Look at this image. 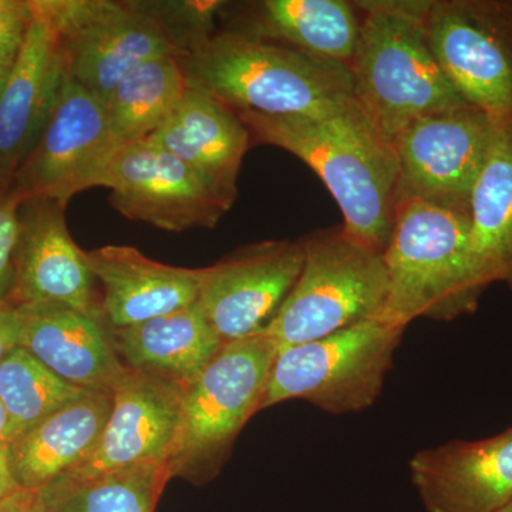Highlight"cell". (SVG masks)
Wrapping results in <instances>:
<instances>
[{
  "mask_svg": "<svg viewBox=\"0 0 512 512\" xmlns=\"http://www.w3.org/2000/svg\"><path fill=\"white\" fill-rule=\"evenodd\" d=\"M18 488L15 480H13L12 474H10L8 448H6V443H0V504H2L10 494L15 493Z\"/></svg>",
  "mask_w": 512,
  "mask_h": 512,
  "instance_id": "cell-32",
  "label": "cell"
},
{
  "mask_svg": "<svg viewBox=\"0 0 512 512\" xmlns=\"http://www.w3.org/2000/svg\"><path fill=\"white\" fill-rule=\"evenodd\" d=\"M409 470L427 512H498L512 501V427L421 450Z\"/></svg>",
  "mask_w": 512,
  "mask_h": 512,
  "instance_id": "cell-17",
  "label": "cell"
},
{
  "mask_svg": "<svg viewBox=\"0 0 512 512\" xmlns=\"http://www.w3.org/2000/svg\"><path fill=\"white\" fill-rule=\"evenodd\" d=\"M123 146L103 101L67 73L55 110L16 171L12 187L25 200L45 198L67 207L80 192L99 188L104 171Z\"/></svg>",
  "mask_w": 512,
  "mask_h": 512,
  "instance_id": "cell-10",
  "label": "cell"
},
{
  "mask_svg": "<svg viewBox=\"0 0 512 512\" xmlns=\"http://www.w3.org/2000/svg\"><path fill=\"white\" fill-rule=\"evenodd\" d=\"M20 320L18 308L0 302V363L19 346Z\"/></svg>",
  "mask_w": 512,
  "mask_h": 512,
  "instance_id": "cell-30",
  "label": "cell"
},
{
  "mask_svg": "<svg viewBox=\"0 0 512 512\" xmlns=\"http://www.w3.org/2000/svg\"><path fill=\"white\" fill-rule=\"evenodd\" d=\"M498 512H512V501H511V503H508L507 505H505L504 508H501V510Z\"/></svg>",
  "mask_w": 512,
  "mask_h": 512,
  "instance_id": "cell-35",
  "label": "cell"
},
{
  "mask_svg": "<svg viewBox=\"0 0 512 512\" xmlns=\"http://www.w3.org/2000/svg\"><path fill=\"white\" fill-rule=\"evenodd\" d=\"M15 60L16 57H0V93H2L3 87H5Z\"/></svg>",
  "mask_w": 512,
  "mask_h": 512,
  "instance_id": "cell-33",
  "label": "cell"
},
{
  "mask_svg": "<svg viewBox=\"0 0 512 512\" xmlns=\"http://www.w3.org/2000/svg\"><path fill=\"white\" fill-rule=\"evenodd\" d=\"M471 245L491 284L512 292V117L498 120L470 198Z\"/></svg>",
  "mask_w": 512,
  "mask_h": 512,
  "instance_id": "cell-24",
  "label": "cell"
},
{
  "mask_svg": "<svg viewBox=\"0 0 512 512\" xmlns=\"http://www.w3.org/2000/svg\"><path fill=\"white\" fill-rule=\"evenodd\" d=\"M498 120L464 106L421 117L404 128L394 138L400 202L416 200L448 210H468Z\"/></svg>",
  "mask_w": 512,
  "mask_h": 512,
  "instance_id": "cell-11",
  "label": "cell"
},
{
  "mask_svg": "<svg viewBox=\"0 0 512 512\" xmlns=\"http://www.w3.org/2000/svg\"><path fill=\"white\" fill-rule=\"evenodd\" d=\"M426 32L468 106L495 119L512 117V0H430Z\"/></svg>",
  "mask_w": 512,
  "mask_h": 512,
  "instance_id": "cell-9",
  "label": "cell"
},
{
  "mask_svg": "<svg viewBox=\"0 0 512 512\" xmlns=\"http://www.w3.org/2000/svg\"><path fill=\"white\" fill-rule=\"evenodd\" d=\"M180 62L188 86L235 113L319 116L356 99L346 64L225 29L202 37Z\"/></svg>",
  "mask_w": 512,
  "mask_h": 512,
  "instance_id": "cell-2",
  "label": "cell"
},
{
  "mask_svg": "<svg viewBox=\"0 0 512 512\" xmlns=\"http://www.w3.org/2000/svg\"><path fill=\"white\" fill-rule=\"evenodd\" d=\"M111 394L113 409L99 443L83 463L62 477L89 478L140 464L173 463L183 387L127 367Z\"/></svg>",
  "mask_w": 512,
  "mask_h": 512,
  "instance_id": "cell-14",
  "label": "cell"
},
{
  "mask_svg": "<svg viewBox=\"0 0 512 512\" xmlns=\"http://www.w3.org/2000/svg\"><path fill=\"white\" fill-rule=\"evenodd\" d=\"M99 188L123 217L164 231L212 229L227 214L187 165L147 140L121 147Z\"/></svg>",
  "mask_w": 512,
  "mask_h": 512,
  "instance_id": "cell-13",
  "label": "cell"
},
{
  "mask_svg": "<svg viewBox=\"0 0 512 512\" xmlns=\"http://www.w3.org/2000/svg\"><path fill=\"white\" fill-rule=\"evenodd\" d=\"M225 30L350 67L362 13L346 0L222 2Z\"/></svg>",
  "mask_w": 512,
  "mask_h": 512,
  "instance_id": "cell-20",
  "label": "cell"
},
{
  "mask_svg": "<svg viewBox=\"0 0 512 512\" xmlns=\"http://www.w3.org/2000/svg\"><path fill=\"white\" fill-rule=\"evenodd\" d=\"M403 326L383 319L279 349L262 409L305 400L330 414L362 412L379 399Z\"/></svg>",
  "mask_w": 512,
  "mask_h": 512,
  "instance_id": "cell-7",
  "label": "cell"
},
{
  "mask_svg": "<svg viewBox=\"0 0 512 512\" xmlns=\"http://www.w3.org/2000/svg\"><path fill=\"white\" fill-rule=\"evenodd\" d=\"M86 392L18 346L0 363V402L8 416L6 443Z\"/></svg>",
  "mask_w": 512,
  "mask_h": 512,
  "instance_id": "cell-27",
  "label": "cell"
},
{
  "mask_svg": "<svg viewBox=\"0 0 512 512\" xmlns=\"http://www.w3.org/2000/svg\"><path fill=\"white\" fill-rule=\"evenodd\" d=\"M32 19L30 0H0V57L18 56Z\"/></svg>",
  "mask_w": 512,
  "mask_h": 512,
  "instance_id": "cell-29",
  "label": "cell"
},
{
  "mask_svg": "<svg viewBox=\"0 0 512 512\" xmlns=\"http://www.w3.org/2000/svg\"><path fill=\"white\" fill-rule=\"evenodd\" d=\"M187 89L178 56L157 57L124 77L104 101L120 143L126 146L153 136L180 106Z\"/></svg>",
  "mask_w": 512,
  "mask_h": 512,
  "instance_id": "cell-25",
  "label": "cell"
},
{
  "mask_svg": "<svg viewBox=\"0 0 512 512\" xmlns=\"http://www.w3.org/2000/svg\"><path fill=\"white\" fill-rule=\"evenodd\" d=\"M111 336L124 366L170 380L183 389L224 346L198 303L140 325L111 329Z\"/></svg>",
  "mask_w": 512,
  "mask_h": 512,
  "instance_id": "cell-23",
  "label": "cell"
},
{
  "mask_svg": "<svg viewBox=\"0 0 512 512\" xmlns=\"http://www.w3.org/2000/svg\"><path fill=\"white\" fill-rule=\"evenodd\" d=\"M67 207L45 198L23 201L15 282L8 303L13 306L52 303L101 315L96 276L86 251L74 242L66 221Z\"/></svg>",
  "mask_w": 512,
  "mask_h": 512,
  "instance_id": "cell-15",
  "label": "cell"
},
{
  "mask_svg": "<svg viewBox=\"0 0 512 512\" xmlns=\"http://www.w3.org/2000/svg\"><path fill=\"white\" fill-rule=\"evenodd\" d=\"M350 63L357 103L387 137L421 117L468 106L431 52L426 32L430 0H362Z\"/></svg>",
  "mask_w": 512,
  "mask_h": 512,
  "instance_id": "cell-4",
  "label": "cell"
},
{
  "mask_svg": "<svg viewBox=\"0 0 512 512\" xmlns=\"http://www.w3.org/2000/svg\"><path fill=\"white\" fill-rule=\"evenodd\" d=\"M16 308L20 348L67 383L111 392L126 373L103 315L52 303Z\"/></svg>",
  "mask_w": 512,
  "mask_h": 512,
  "instance_id": "cell-19",
  "label": "cell"
},
{
  "mask_svg": "<svg viewBox=\"0 0 512 512\" xmlns=\"http://www.w3.org/2000/svg\"><path fill=\"white\" fill-rule=\"evenodd\" d=\"M33 19L5 87L0 93V192L37 140L59 99L67 77V60L59 33L36 0Z\"/></svg>",
  "mask_w": 512,
  "mask_h": 512,
  "instance_id": "cell-16",
  "label": "cell"
},
{
  "mask_svg": "<svg viewBox=\"0 0 512 512\" xmlns=\"http://www.w3.org/2000/svg\"><path fill=\"white\" fill-rule=\"evenodd\" d=\"M237 114L252 143L282 148L312 168L342 211L343 231L383 254L400 205L399 158L356 99L319 116Z\"/></svg>",
  "mask_w": 512,
  "mask_h": 512,
  "instance_id": "cell-1",
  "label": "cell"
},
{
  "mask_svg": "<svg viewBox=\"0 0 512 512\" xmlns=\"http://www.w3.org/2000/svg\"><path fill=\"white\" fill-rule=\"evenodd\" d=\"M170 464H140L89 478L59 477L37 490L52 512H154Z\"/></svg>",
  "mask_w": 512,
  "mask_h": 512,
  "instance_id": "cell-26",
  "label": "cell"
},
{
  "mask_svg": "<svg viewBox=\"0 0 512 512\" xmlns=\"http://www.w3.org/2000/svg\"><path fill=\"white\" fill-rule=\"evenodd\" d=\"M383 261L387 298L380 319L403 328L420 318L471 315L493 285L471 245L470 208L400 202Z\"/></svg>",
  "mask_w": 512,
  "mask_h": 512,
  "instance_id": "cell-3",
  "label": "cell"
},
{
  "mask_svg": "<svg viewBox=\"0 0 512 512\" xmlns=\"http://www.w3.org/2000/svg\"><path fill=\"white\" fill-rule=\"evenodd\" d=\"M147 141L187 165L222 210H231L242 161L252 146L251 134L234 110L188 86L180 106Z\"/></svg>",
  "mask_w": 512,
  "mask_h": 512,
  "instance_id": "cell-18",
  "label": "cell"
},
{
  "mask_svg": "<svg viewBox=\"0 0 512 512\" xmlns=\"http://www.w3.org/2000/svg\"><path fill=\"white\" fill-rule=\"evenodd\" d=\"M299 241H264L235 249L205 268L200 306L222 342L262 335L301 275Z\"/></svg>",
  "mask_w": 512,
  "mask_h": 512,
  "instance_id": "cell-12",
  "label": "cell"
},
{
  "mask_svg": "<svg viewBox=\"0 0 512 512\" xmlns=\"http://www.w3.org/2000/svg\"><path fill=\"white\" fill-rule=\"evenodd\" d=\"M111 409V392L87 390L6 443L16 485L37 491L83 463L99 443Z\"/></svg>",
  "mask_w": 512,
  "mask_h": 512,
  "instance_id": "cell-22",
  "label": "cell"
},
{
  "mask_svg": "<svg viewBox=\"0 0 512 512\" xmlns=\"http://www.w3.org/2000/svg\"><path fill=\"white\" fill-rule=\"evenodd\" d=\"M6 433H8V416L0 402V443H6Z\"/></svg>",
  "mask_w": 512,
  "mask_h": 512,
  "instance_id": "cell-34",
  "label": "cell"
},
{
  "mask_svg": "<svg viewBox=\"0 0 512 512\" xmlns=\"http://www.w3.org/2000/svg\"><path fill=\"white\" fill-rule=\"evenodd\" d=\"M86 255L103 285L101 315L111 329L140 325L200 299L205 268L161 264L127 245H107Z\"/></svg>",
  "mask_w": 512,
  "mask_h": 512,
  "instance_id": "cell-21",
  "label": "cell"
},
{
  "mask_svg": "<svg viewBox=\"0 0 512 512\" xmlns=\"http://www.w3.org/2000/svg\"><path fill=\"white\" fill-rule=\"evenodd\" d=\"M25 197L15 188L0 192V302H8L15 282L19 211Z\"/></svg>",
  "mask_w": 512,
  "mask_h": 512,
  "instance_id": "cell-28",
  "label": "cell"
},
{
  "mask_svg": "<svg viewBox=\"0 0 512 512\" xmlns=\"http://www.w3.org/2000/svg\"><path fill=\"white\" fill-rule=\"evenodd\" d=\"M301 275L264 335L278 349L380 319L387 298L383 254L350 238L342 225L301 238Z\"/></svg>",
  "mask_w": 512,
  "mask_h": 512,
  "instance_id": "cell-6",
  "label": "cell"
},
{
  "mask_svg": "<svg viewBox=\"0 0 512 512\" xmlns=\"http://www.w3.org/2000/svg\"><path fill=\"white\" fill-rule=\"evenodd\" d=\"M62 40L70 79L106 101L138 66L197 40L184 3L36 0Z\"/></svg>",
  "mask_w": 512,
  "mask_h": 512,
  "instance_id": "cell-5",
  "label": "cell"
},
{
  "mask_svg": "<svg viewBox=\"0 0 512 512\" xmlns=\"http://www.w3.org/2000/svg\"><path fill=\"white\" fill-rule=\"evenodd\" d=\"M0 512H52L47 510L36 491L18 488L2 504Z\"/></svg>",
  "mask_w": 512,
  "mask_h": 512,
  "instance_id": "cell-31",
  "label": "cell"
},
{
  "mask_svg": "<svg viewBox=\"0 0 512 512\" xmlns=\"http://www.w3.org/2000/svg\"><path fill=\"white\" fill-rule=\"evenodd\" d=\"M268 335L224 343L200 376L184 389L173 476L194 468L215 471L262 400L278 355Z\"/></svg>",
  "mask_w": 512,
  "mask_h": 512,
  "instance_id": "cell-8",
  "label": "cell"
}]
</instances>
